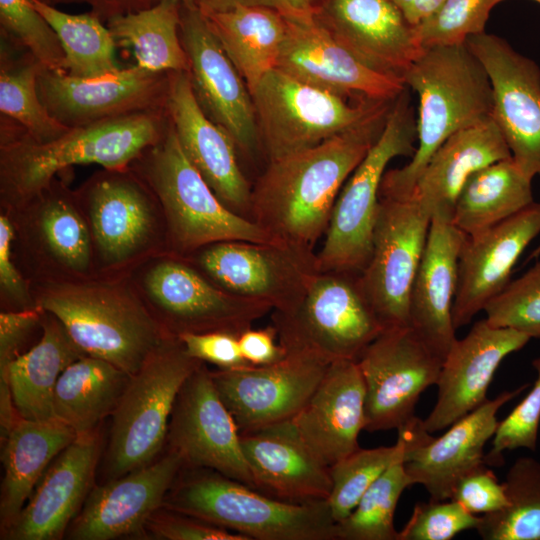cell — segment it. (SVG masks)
Here are the masks:
<instances>
[{
	"mask_svg": "<svg viewBox=\"0 0 540 540\" xmlns=\"http://www.w3.org/2000/svg\"><path fill=\"white\" fill-rule=\"evenodd\" d=\"M390 110L318 146L268 162L252 186L250 220L278 241L314 249L343 185L380 137Z\"/></svg>",
	"mask_w": 540,
	"mask_h": 540,
	"instance_id": "1",
	"label": "cell"
},
{
	"mask_svg": "<svg viewBox=\"0 0 540 540\" xmlns=\"http://www.w3.org/2000/svg\"><path fill=\"white\" fill-rule=\"evenodd\" d=\"M167 109L116 117L70 128L60 137L38 142L18 124L1 121L0 178L4 203L15 209L73 166L129 167L167 130Z\"/></svg>",
	"mask_w": 540,
	"mask_h": 540,
	"instance_id": "2",
	"label": "cell"
},
{
	"mask_svg": "<svg viewBox=\"0 0 540 540\" xmlns=\"http://www.w3.org/2000/svg\"><path fill=\"white\" fill-rule=\"evenodd\" d=\"M403 81L419 99L418 145L406 165L384 173L380 198H408L427 162L448 138L492 118L490 78L466 43L424 49Z\"/></svg>",
	"mask_w": 540,
	"mask_h": 540,
	"instance_id": "3",
	"label": "cell"
},
{
	"mask_svg": "<svg viewBox=\"0 0 540 540\" xmlns=\"http://www.w3.org/2000/svg\"><path fill=\"white\" fill-rule=\"evenodd\" d=\"M33 293L36 307L56 317L85 355L129 375L171 335L140 295L122 281L46 279L37 283Z\"/></svg>",
	"mask_w": 540,
	"mask_h": 540,
	"instance_id": "4",
	"label": "cell"
},
{
	"mask_svg": "<svg viewBox=\"0 0 540 540\" xmlns=\"http://www.w3.org/2000/svg\"><path fill=\"white\" fill-rule=\"evenodd\" d=\"M162 507L249 540H335L327 500L290 503L206 468H183Z\"/></svg>",
	"mask_w": 540,
	"mask_h": 540,
	"instance_id": "5",
	"label": "cell"
},
{
	"mask_svg": "<svg viewBox=\"0 0 540 540\" xmlns=\"http://www.w3.org/2000/svg\"><path fill=\"white\" fill-rule=\"evenodd\" d=\"M130 166L159 203L166 230L167 253L185 257L207 245L231 240L278 241L219 200L187 159L171 120L162 138Z\"/></svg>",
	"mask_w": 540,
	"mask_h": 540,
	"instance_id": "6",
	"label": "cell"
},
{
	"mask_svg": "<svg viewBox=\"0 0 540 540\" xmlns=\"http://www.w3.org/2000/svg\"><path fill=\"white\" fill-rule=\"evenodd\" d=\"M260 146L268 162L304 151L389 111L394 100L346 96L275 68L251 93Z\"/></svg>",
	"mask_w": 540,
	"mask_h": 540,
	"instance_id": "7",
	"label": "cell"
},
{
	"mask_svg": "<svg viewBox=\"0 0 540 540\" xmlns=\"http://www.w3.org/2000/svg\"><path fill=\"white\" fill-rule=\"evenodd\" d=\"M202 363L187 354L178 336L167 335L130 376L112 413L104 458L107 481L156 460L166 443L178 393Z\"/></svg>",
	"mask_w": 540,
	"mask_h": 540,
	"instance_id": "8",
	"label": "cell"
},
{
	"mask_svg": "<svg viewBox=\"0 0 540 540\" xmlns=\"http://www.w3.org/2000/svg\"><path fill=\"white\" fill-rule=\"evenodd\" d=\"M409 92L406 86L395 99L380 137L343 185L317 252L319 271L360 274L365 268L386 167L395 157L411 158L416 150L417 117Z\"/></svg>",
	"mask_w": 540,
	"mask_h": 540,
	"instance_id": "9",
	"label": "cell"
},
{
	"mask_svg": "<svg viewBox=\"0 0 540 540\" xmlns=\"http://www.w3.org/2000/svg\"><path fill=\"white\" fill-rule=\"evenodd\" d=\"M359 275L318 271L295 309L272 311V325L287 352L307 354L326 364L359 359L384 330Z\"/></svg>",
	"mask_w": 540,
	"mask_h": 540,
	"instance_id": "10",
	"label": "cell"
},
{
	"mask_svg": "<svg viewBox=\"0 0 540 540\" xmlns=\"http://www.w3.org/2000/svg\"><path fill=\"white\" fill-rule=\"evenodd\" d=\"M75 195L102 267L111 269L127 265L160 243L167 249L159 203L131 166L104 168Z\"/></svg>",
	"mask_w": 540,
	"mask_h": 540,
	"instance_id": "11",
	"label": "cell"
},
{
	"mask_svg": "<svg viewBox=\"0 0 540 540\" xmlns=\"http://www.w3.org/2000/svg\"><path fill=\"white\" fill-rule=\"evenodd\" d=\"M182 258L219 288L280 313L297 307L319 271L314 249L281 241H222Z\"/></svg>",
	"mask_w": 540,
	"mask_h": 540,
	"instance_id": "12",
	"label": "cell"
},
{
	"mask_svg": "<svg viewBox=\"0 0 540 540\" xmlns=\"http://www.w3.org/2000/svg\"><path fill=\"white\" fill-rule=\"evenodd\" d=\"M141 288L167 333L226 331L237 335L273 309L227 292L180 256L166 253L142 274Z\"/></svg>",
	"mask_w": 540,
	"mask_h": 540,
	"instance_id": "13",
	"label": "cell"
},
{
	"mask_svg": "<svg viewBox=\"0 0 540 540\" xmlns=\"http://www.w3.org/2000/svg\"><path fill=\"white\" fill-rule=\"evenodd\" d=\"M431 224L413 198H380L362 289L385 329L409 326L412 285Z\"/></svg>",
	"mask_w": 540,
	"mask_h": 540,
	"instance_id": "14",
	"label": "cell"
},
{
	"mask_svg": "<svg viewBox=\"0 0 540 540\" xmlns=\"http://www.w3.org/2000/svg\"><path fill=\"white\" fill-rule=\"evenodd\" d=\"M368 432L399 429L415 418L420 395L436 385L443 359L410 327L385 329L357 360Z\"/></svg>",
	"mask_w": 540,
	"mask_h": 540,
	"instance_id": "15",
	"label": "cell"
},
{
	"mask_svg": "<svg viewBox=\"0 0 540 540\" xmlns=\"http://www.w3.org/2000/svg\"><path fill=\"white\" fill-rule=\"evenodd\" d=\"M166 442L181 456L185 468L214 470L255 488L238 426L204 362L178 393Z\"/></svg>",
	"mask_w": 540,
	"mask_h": 540,
	"instance_id": "16",
	"label": "cell"
},
{
	"mask_svg": "<svg viewBox=\"0 0 540 540\" xmlns=\"http://www.w3.org/2000/svg\"><path fill=\"white\" fill-rule=\"evenodd\" d=\"M484 66L493 93L492 119L519 168L540 176V68L505 39L480 33L465 41Z\"/></svg>",
	"mask_w": 540,
	"mask_h": 540,
	"instance_id": "17",
	"label": "cell"
},
{
	"mask_svg": "<svg viewBox=\"0 0 540 540\" xmlns=\"http://www.w3.org/2000/svg\"><path fill=\"white\" fill-rule=\"evenodd\" d=\"M170 74L134 65L96 78H80L43 68L37 88L50 115L74 128L167 109Z\"/></svg>",
	"mask_w": 540,
	"mask_h": 540,
	"instance_id": "18",
	"label": "cell"
},
{
	"mask_svg": "<svg viewBox=\"0 0 540 540\" xmlns=\"http://www.w3.org/2000/svg\"><path fill=\"white\" fill-rule=\"evenodd\" d=\"M180 38L193 93L204 113L252 155L260 146L251 93L198 7L181 5Z\"/></svg>",
	"mask_w": 540,
	"mask_h": 540,
	"instance_id": "19",
	"label": "cell"
},
{
	"mask_svg": "<svg viewBox=\"0 0 540 540\" xmlns=\"http://www.w3.org/2000/svg\"><path fill=\"white\" fill-rule=\"evenodd\" d=\"M286 36L279 70L307 84L346 96L394 100L406 88L400 79L359 61L319 22L314 8L282 12Z\"/></svg>",
	"mask_w": 540,
	"mask_h": 540,
	"instance_id": "20",
	"label": "cell"
},
{
	"mask_svg": "<svg viewBox=\"0 0 540 540\" xmlns=\"http://www.w3.org/2000/svg\"><path fill=\"white\" fill-rule=\"evenodd\" d=\"M329 364L296 352L265 366L211 371L216 389L240 433L292 419L307 402Z\"/></svg>",
	"mask_w": 540,
	"mask_h": 540,
	"instance_id": "21",
	"label": "cell"
},
{
	"mask_svg": "<svg viewBox=\"0 0 540 540\" xmlns=\"http://www.w3.org/2000/svg\"><path fill=\"white\" fill-rule=\"evenodd\" d=\"M184 468L174 450L152 463L90 490L66 535L74 540H111L139 535Z\"/></svg>",
	"mask_w": 540,
	"mask_h": 540,
	"instance_id": "22",
	"label": "cell"
},
{
	"mask_svg": "<svg viewBox=\"0 0 540 540\" xmlns=\"http://www.w3.org/2000/svg\"><path fill=\"white\" fill-rule=\"evenodd\" d=\"M314 12L343 47L387 76L403 81L424 51L415 26L391 0H318Z\"/></svg>",
	"mask_w": 540,
	"mask_h": 540,
	"instance_id": "23",
	"label": "cell"
},
{
	"mask_svg": "<svg viewBox=\"0 0 540 540\" xmlns=\"http://www.w3.org/2000/svg\"><path fill=\"white\" fill-rule=\"evenodd\" d=\"M531 338L511 328L497 327L485 318L457 339L445 356L437 385L436 403L423 420L428 433L450 427L478 408L500 363L522 349Z\"/></svg>",
	"mask_w": 540,
	"mask_h": 540,
	"instance_id": "24",
	"label": "cell"
},
{
	"mask_svg": "<svg viewBox=\"0 0 540 540\" xmlns=\"http://www.w3.org/2000/svg\"><path fill=\"white\" fill-rule=\"evenodd\" d=\"M167 111L187 159L227 208L250 219L252 185L239 165L236 145L202 110L188 72H171Z\"/></svg>",
	"mask_w": 540,
	"mask_h": 540,
	"instance_id": "25",
	"label": "cell"
},
{
	"mask_svg": "<svg viewBox=\"0 0 540 540\" xmlns=\"http://www.w3.org/2000/svg\"><path fill=\"white\" fill-rule=\"evenodd\" d=\"M540 233V203L472 236H466L458 262V284L453 302L457 329L469 324L511 281L519 257Z\"/></svg>",
	"mask_w": 540,
	"mask_h": 540,
	"instance_id": "26",
	"label": "cell"
},
{
	"mask_svg": "<svg viewBox=\"0 0 540 540\" xmlns=\"http://www.w3.org/2000/svg\"><path fill=\"white\" fill-rule=\"evenodd\" d=\"M528 386L525 383L487 400L438 438L405 432L408 447L404 466L413 483L423 485L432 500L450 499L463 475L486 464L484 447L496 432L499 409Z\"/></svg>",
	"mask_w": 540,
	"mask_h": 540,
	"instance_id": "27",
	"label": "cell"
},
{
	"mask_svg": "<svg viewBox=\"0 0 540 540\" xmlns=\"http://www.w3.org/2000/svg\"><path fill=\"white\" fill-rule=\"evenodd\" d=\"M99 452L96 430L78 434L52 461L3 538L61 539L92 488Z\"/></svg>",
	"mask_w": 540,
	"mask_h": 540,
	"instance_id": "28",
	"label": "cell"
},
{
	"mask_svg": "<svg viewBox=\"0 0 540 540\" xmlns=\"http://www.w3.org/2000/svg\"><path fill=\"white\" fill-rule=\"evenodd\" d=\"M240 441L260 492L298 504L328 499L330 466L311 450L291 419L240 433Z\"/></svg>",
	"mask_w": 540,
	"mask_h": 540,
	"instance_id": "29",
	"label": "cell"
},
{
	"mask_svg": "<svg viewBox=\"0 0 540 540\" xmlns=\"http://www.w3.org/2000/svg\"><path fill=\"white\" fill-rule=\"evenodd\" d=\"M291 420L302 439L328 466L360 448L358 437L365 426V386L357 361L329 364Z\"/></svg>",
	"mask_w": 540,
	"mask_h": 540,
	"instance_id": "30",
	"label": "cell"
},
{
	"mask_svg": "<svg viewBox=\"0 0 540 540\" xmlns=\"http://www.w3.org/2000/svg\"><path fill=\"white\" fill-rule=\"evenodd\" d=\"M465 238L452 222L431 220L410 294L409 326L443 360L457 340L452 308Z\"/></svg>",
	"mask_w": 540,
	"mask_h": 540,
	"instance_id": "31",
	"label": "cell"
},
{
	"mask_svg": "<svg viewBox=\"0 0 540 540\" xmlns=\"http://www.w3.org/2000/svg\"><path fill=\"white\" fill-rule=\"evenodd\" d=\"M510 156L499 127L490 118L448 138L429 159L408 198L417 201L431 220L451 222L467 179L478 169Z\"/></svg>",
	"mask_w": 540,
	"mask_h": 540,
	"instance_id": "32",
	"label": "cell"
},
{
	"mask_svg": "<svg viewBox=\"0 0 540 540\" xmlns=\"http://www.w3.org/2000/svg\"><path fill=\"white\" fill-rule=\"evenodd\" d=\"M15 210L26 214L33 249L43 264L62 273V278L88 277L94 249L88 223L75 193L55 178L38 195ZM35 254V255H36Z\"/></svg>",
	"mask_w": 540,
	"mask_h": 540,
	"instance_id": "33",
	"label": "cell"
},
{
	"mask_svg": "<svg viewBox=\"0 0 540 540\" xmlns=\"http://www.w3.org/2000/svg\"><path fill=\"white\" fill-rule=\"evenodd\" d=\"M42 335L36 345L0 369V396H12L18 415L30 420L53 418V394L61 373L85 356L63 325L42 311Z\"/></svg>",
	"mask_w": 540,
	"mask_h": 540,
	"instance_id": "34",
	"label": "cell"
},
{
	"mask_svg": "<svg viewBox=\"0 0 540 540\" xmlns=\"http://www.w3.org/2000/svg\"><path fill=\"white\" fill-rule=\"evenodd\" d=\"M75 431L52 418L19 417L1 441L4 476L1 484L2 534L17 518L52 461L76 438Z\"/></svg>",
	"mask_w": 540,
	"mask_h": 540,
	"instance_id": "35",
	"label": "cell"
},
{
	"mask_svg": "<svg viewBox=\"0 0 540 540\" xmlns=\"http://www.w3.org/2000/svg\"><path fill=\"white\" fill-rule=\"evenodd\" d=\"M204 15L252 93L277 66L286 36L283 13L264 6L240 5Z\"/></svg>",
	"mask_w": 540,
	"mask_h": 540,
	"instance_id": "36",
	"label": "cell"
},
{
	"mask_svg": "<svg viewBox=\"0 0 540 540\" xmlns=\"http://www.w3.org/2000/svg\"><path fill=\"white\" fill-rule=\"evenodd\" d=\"M531 183L511 156L478 169L457 197L452 224L472 236L508 219L535 202Z\"/></svg>",
	"mask_w": 540,
	"mask_h": 540,
	"instance_id": "37",
	"label": "cell"
},
{
	"mask_svg": "<svg viewBox=\"0 0 540 540\" xmlns=\"http://www.w3.org/2000/svg\"><path fill=\"white\" fill-rule=\"evenodd\" d=\"M129 374L115 365L85 355L60 375L53 394V418L82 434L96 429L114 412Z\"/></svg>",
	"mask_w": 540,
	"mask_h": 540,
	"instance_id": "38",
	"label": "cell"
},
{
	"mask_svg": "<svg viewBox=\"0 0 540 540\" xmlns=\"http://www.w3.org/2000/svg\"><path fill=\"white\" fill-rule=\"evenodd\" d=\"M181 3L159 0L139 12L107 22L116 43L131 49L138 67L157 73L188 72L180 38Z\"/></svg>",
	"mask_w": 540,
	"mask_h": 540,
	"instance_id": "39",
	"label": "cell"
},
{
	"mask_svg": "<svg viewBox=\"0 0 540 540\" xmlns=\"http://www.w3.org/2000/svg\"><path fill=\"white\" fill-rule=\"evenodd\" d=\"M51 25L65 55L66 73L96 78L120 70L116 41L108 27L92 13L69 14L41 0H31Z\"/></svg>",
	"mask_w": 540,
	"mask_h": 540,
	"instance_id": "40",
	"label": "cell"
},
{
	"mask_svg": "<svg viewBox=\"0 0 540 540\" xmlns=\"http://www.w3.org/2000/svg\"><path fill=\"white\" fill-rule=\"evenodd\" d=\"M0 111L38 142L56 139L70 128L50 115L38 93V76L45 68L28 51L20 58L1 46Z\"/></svg>",
	"mask_w": 540,
	"mask_h": 540,
	"instance_id": "41",
	"label": "cell"
},
{
	"mask_svg": "<svg viewBox=\"0 0 540 540\" xmlns=\"http://www.w3.org/2000/svg\"><path fill=\"white\" fill-rule=\"evenodd\" d=\"M503 485L508 505L479 517V536L484 540H540V462L518 458Z\"/></svg>",
	"mask_w": 540,
	"mask_h": 540,
	"instance_id": "42",
	"label": "cell"
},
{
	"mask_svg": "<svg viewBox=\"0 0 540 540\" xmlns=\"http://www.w3.org/2000/svg\"><path fill=\"white\" fill-rule=\"evenodd\" d=\"M413 484L403 461L390 466L336 523L335 540H399L394 513L401 494Z\"/></svg>",
	"mask_w": 540,
	"mask_h": 540,
	"instance_id": "43",
	"label": "cell"
},
{
	"mask_svg": "<svg viewBox=\"0 0 540 540\" xmlns=\"http://www.w3.org/2000/svg\"><path fill=\"white\" fill-rule=\"evenodd\" d=\"M408 440L404 432L392 446L358 448L330 466L332 488L327 499L334 521L346 518L367 489L393 464L406 460Z\"/></svg>",
	"mask_w": 540,
	"mask_h": 540,
	"instance_id": "44",
	"label": "cell"
},
{
	"mask_svg": "<svg viewBox=\"0 0 540 540\" xmlns=\"http://www.w3.org/2000/svg\"><path fill=\"white\" fill-rule=\"evenodd\" d=\"M2 39L31 53L46 69L66 72L57 34L31 0H0Z\"/></svg>",
	"mask_w": 540,
	"mask_h": 540,
	"instance_id": "45",
	"label": "cell"
},
{
	"mask_svg": "<svg viewBox=\"0 0 540 540\" xmlns=\"http://www.w3.org/2000/svg\"><path fill=\"white\" fill-rule=\"evenodd\" d=\"M503 0H445L429 18L415 26L423 49L465 43L485 32L489 14Z\"/></svg>",
	"mask_w": 540,
	"mask_h": 540,
	"instance_id": "46",
	"label": "cell"
},
{
	"mask_svg": "<svg viewBox=\"0 0 540 540\" xmlns=\"http://www.w3.org/2000/svg\"><path fill=\"white\" fill-rule=\"evenodd\" d=\"M484 311L490 324L540 339V260L522 276L511 280Z\"/></svg>",
	"mask_w": 540,
	"mask_h": 540,
	"instance_id": "47",
	"label": "cell"
},
{
	"mask_svg": "<svg viewBox=\"0 0 540 540\" xmlns=\"http://www.w3.org/2000/svg\"><path fill=\"white\" fill-rule=\"evenodd\" d=\"M537 376L525 398L499 422L493 436L492 448L485 455L487 465L500 466L503 452L525 448L535 451L540 423V357L532 361Z\"/></svg>",
	"mask_w": 540,
	"mask_h": 540,
	"instance_id": "48",
	"label": "cell"
},
{
	"mask_svg": "<svg viewBox=\"0 0 540 540\" xmlns=\"http://www.w3.org/2000/svg\"><path fill=\"white\" fill-rule=\"evenodd\" d=\"M479 517L452 499L417 503L399 540H449L458 533L476 529Z\"/></svg>",
	"mask_w": 540,
	"mask_h": 540,
	"instance_id": "49",
	"label": "cell"
},
{
	"mask_svg": "<svg viewBox=\"0 0 540 540\" xmlns=\"http://www.w3.org/2000/svg\"><path fill=\"white\" fill-rule=\"evenodd\" d=\"M146 530L162 540H249L240 533L164 507L149 518Z\"/></svg>",
	"mask_w": 540,
	"mask_h": 540,
	"instance_id": "50",
	"label": "cell"
},
{
	"mask_svg": "<svg viewBox=\"0 0 540 540\" xmlns=\"http://www.w3.org/2000/svg\"><path fill=\"white\" fill-rule=\"evenodd\" d=\"M450 499L474 515L497 512L508 505L503 482L487 464L463 475L453 487Z\"/></svg>",
	"mask_w": 540,
	"mask_h": 540,
	"instance_id": "51",
	"label": "cell"
},
{
	"mask_svg": "<svg viewBox=\"0 0 540 540\" xmlns=\"http://www.w3.org/2000/svg\"><path fill=\"white\" fill-rule=\"evenodd\" d=\"M179 339L189 356L213 364L221 370L237 369L250 364L243 357L238 335L226 331L183 333Z\"/></svg>",
	"mask_w": 540,
	"mask_h": 540,
	"instance_id": "52",
	"label": "cell"
},
{
	"mask_svg": "<svg viewBox=\"0 0 540 540\" xmlns=\"http://www.w3.org/2000/svg\"><path fill=\"white\" fill-rule=\"evenodd\" d=\"M15 227L5 214L0 216V288L2 297L16 310L37 308L29 286L18 271L12 254Z\"/></svg>",
	"mask_w": 540,
	"mask_h": 540,
	"instance_id": "53",
	"label": "cell"
},
{
	"mask_svg": "<svg viewBox=\"0 0 540 540\" xmlns=\"http://www.w3.org/2000/svg\"><path fill=\"white\" fill-rule=\"evenodd\" d=\"M39 308L2 311L0 314V369L5 368L20 353L19 350L34 328L41 324Z\"/></svg>",
	"mask_w": 540,
	"mask_h": 540,
	"instance_id": "54",
	"label": "cell"
},
{
	"mask_svg": "<svg viewBox=\"0 0 540 540\" xmlns=\"http://www.w3.org/2000/svg\"><path fill=\"white\" fill-rule=\"evenodd\" d=\"M277 339V331L272 324L258 329L250 327L238 335L241 353L253 366L274 364L286 357L288 352Z\"/></svg>",
	"mask_w": 540,
	"mask_h": 540,
	"instance_id": "55",
	"label": "cell"
},
{
	"mask_svg": "<svg viewBox=\"0 0 540 540\" xmlns=\"http://www.w3.org/2000/svg\"><path fill=\"white\" fill-rule=\"evenodd\" d=\"M318 0H200L198 6L205 14L219 12L236 6H264L280 12L313 9Z\"/></svg>",
	"mask_w": 540,
	"mask_h": 540,
	"instance_id": "56",
	"label": "cell"
},
{
	"mask_svg": "<svg viewBox=\"0 0 540 540\" xmlns=\"http://www.w3.org/2000/svg\"><path fill=\"white\" fill-rule=\"evenodd\" d=\"M84 3L90 7V13L107 23L112 18L147 9L156 0H84Z\"/></svg>",
	"mask_w": 540,
	"mask_h": 540,
	"instance_id": "57",
	"label": "cell"
},
{
	"mask_svg": "<svg viewBox=\"0 0 540 540\" xmlns=\"http://www.w3.org/2000/svg\"><path fill=\"white\" fill-rule=\"evenodd\" d=\"M407 21L417 26L429 18L445 0H391Z\"/></svg>",
	"mask_w": 540,
	"mask_h": 540,
	"instance_id": "58",
	"label": "cell"
},
{
	"mask_svg": "<svg viewBox=\"0 0 540 540\" xmlns=\"http://www.w3.org/2000/svg\"><path fill=\"white\" fill-rule=\"evenodd\" d=\"M47 4L56 6L57 4H68V3H84V0H41Z\"/></svg>",
	"mask_w": 540,
	"mask_h": 540,
	"instance_id": "59",
	"label": "cell"
},
{
	"mask_svg": "<svg viewBox=\"0 0 540 540\" xmlns=\"http://www.w3.org/2000/svg\"><path fill=\"white\" fill-rule=\"evenodd\" d=\"M159 0H156V2ZM182 6L186 8H195L198 7L200 0H178Z\"/></svg>",
	"mask_w": 540,
	"mask_h": 540,
	"instance_id": "60",
	"label": "cell"
},
{
	"mask_svg": "<svg viewBox=\"0 0 540 540\" xmlns=\"http://www.w3.org/2000/svg\"><path fill=\"white\" fill-rule=\"evenodd\" d=\"M540 255V244L537 246L536 249H534L532 251V253L530 254V256L528 257L527 261L533 259V258H536Z\"/></svg>",
	"mask_w": 540,
	"mask_h": 540,
	"instance_id": "61",
	"label": "cell"
},
{
	"mask_svg": "<svg viewBox=\"0 0 540 540\" xmlns=\"http://www.w3.org/2000/svg\"><path fill=\"white\" fill-rule=\"evenodd\" d=\"M503 1H504V0H503ZM534 1H536L537 3H539V4H540V0H534Z\"/></svg>",
	"mask_w": 540,
	"mask_h": 540,
	"instance_id": "62",
	"label": "cell"
}]
</instances>
